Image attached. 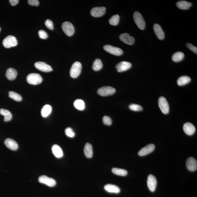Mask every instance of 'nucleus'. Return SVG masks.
Listing matches in <instances>:
<instances>
[{"label":"nucleus","mask_w":197,"mask_h":197,"mask_svg":"<svg viewBox=\"0 0 197 197\" xmlns=\"http://www.w3.org/2000/svg\"><path fill=\"white\" fill-rule=\"evenodd\" d=\"M26 80L29 84L36 85L40 84L42 82V78L39 74L31 73L28 75Z\"/></svg>","instance_id":"obj_1"},{"label":"nucleus","mask_w":197,"mask_h":197,"mask_svg":"<svg viewBox=\"0 0 197 197\" xmlns=\"http://www.w3.org/2000/svg\"><path fill=\"white\" fill-rule=\"evenodd\" d=\"M82 69V64L79 62L76 61L73 64L70 71L71 77L73 78H77L81 72Z\"/></svg>","instance_id":"obj_2"},{"label":"nucleus","mask_w":197,"mask_h":197,"mask_svg":"<svg viewBox=\"0 0 197 197\" xmlns=\"http://www.w3.org/2000/svg\"><path fill=\"white\" fill-rule=\"evenodd\" d=\"M133 18L138 27L142 30H144L145 27V22L142 15L139 12H135L133 15Z\"/></svg>","instance_id":"obj_3"},{"label":"nucleus","mask_w":197,"mask_h":197,"mask_svg":"<svg viewBox=\"0 0 197 197\" xmlns=\"http://www.w3.org/2000/svg\"><path fill=\"white\" fill-rule=\"evenodd\" d=\"M115 92L114 88L110 86H104L97 90V93L101 96L107 97L114 94Z\"/></svg>","instance_id":"obj_4"},{"label":"nucleus","mask_w":197,"mask_h":197,"mask_svg":"<svg viewBox=\"0 0 197 197\" xmlns=\"http://www.w3.org/2000/svg\"><path fill=\"white\" fill-rule=\"evenodd\" d=\"M18 42L16 39L13 35H9L4 39L3 44L4 46L6 48H10L17 46Z\"/></svg>","instance_id":"obj_5"},{"label":"nucleus","mask_w":197,"mask_h":197,"mask_svg":"<svg viewBox=\"0 0 197 197\" xmlns=\"http://www.w3.org/2000/svg\"><path fill=\"white\" fill-rule=\"evenodd\" d=\"M104 48L106 52L114 55L119 56L122 55L123 53V50L121 49L111 45H105Z\"/></svg>","instance_id":"obj_6"},{"label":"nucleus","mask_w":197,"mask_h":197,"mask_svg":"<svg viewBox=\"0 0 197 197\" xmlns=\"http://www.w3.org/2000/svg\"><path fill=\"white\" fill-rule=\"evenodd\" d=\"M159 105L161 111L165 114L169 112L170 107L165 97H161L159 99Z\"/></svg>","instance_id":"obj_7"},{"label":"nucleus","mask_w":197,"mask_h":197,"mask_svg":"<svg viewBox=\"0 0 197 197\" xmlns=\"http://www.w3.org/2000/svg\"><path fill=\"white\" fill-rule=\"evenodd\" d=\"M62 28L67 36H71L75 33V28L73 24L69 22H65L62 25Z\"/></svg>","instance_id":"obj_8"},{"label":"nucleus","mask_w":197,"mask_h":197,"mask_svg":"<svg viewBox=\"0 0 197 197\" xmlns=\"http://www.w3.org/2000/svg\"><path fill=\"white\" fill-rule=\"evenodd\" d=\"M38 181L39 183L50 187H54L56 184V181L54 179L45 175L40 176L38 178Z\"/></svg>","instance_id":"obj_9"},{"label":"nucleus","mask_w":197,"mask_h":197,"mask_svg":"<svg viewBox=\"0 0 197 197\" xmlns=\"http://www.w3.org/2000/svg\"><path fill=\"white\" fill-rule=\"evenodd\" d=\"M157 185V181L156 178L152 174H150L148 176L147 185L149 190L154 192L155 190Z\"/></svg>","instance_id":"obj_10"},{"label":"nucleus","mask_w":197,"mask_h":197,"mask_svg":"<svg viewBox=\"0 0 197 197\" xmlns=\"http://www.w3.org/2000/svg\"><path fill=\"white\" fill-rule=\"evenodd\" d=\"M35 66L37 69L43 72H50L53 70L50 66L43 62H37L35 63Z\"/></svg>","instance_id":"obj_11"},{"label":"nucleus","mask_w":197,"mask_h":197,"mask_svg":"<svg viewBox=\"0 0 197 197\" xmlns=\"http://www.w3.org/2000/svg\"><path fill=\"white\" fill-rule=\"evenodd\" d=\"M187 168L191 172H194L197 169V161L194 157H190L187 159L186 161Z\"/></svg>","instance_id":"obj_12"},{"label":"nucleus","mask_w":197,"mask_h":197,"mask_svg":"<svg viewBox=\"0 0 197 197\" xmlns=\"http://www.w3.org/2000/svg\"><path fill=\"white\" fill-rule=\"evenodd\" d=\"M106 10V8L104 7H94L91 10V14L94 17H99L104 16Z\"/></svg>","instance_id":"obj_13"},{"label":"nucleus","mask_w":197,"mask_h":197,"mask_svg":"<svg viewBox=\"0 0 197 197\" xmlns=\"http://www.w3.org/2000/svg\"><path fill=\"white\" fill-rule=\"evenodd\" d=\"M155 146L153 144H148L138 152V155L140 156H145L151 153L155 150Z\"/></svg>","instance_id":"obj_14"},{"label":"nucleus","mask_w":197,"mask_h":197,"mask_svg":"<svg viewBox=\"0 0 197 197\" xmlns=\"http://www.w3.org/2000/svg\"><path fill=\"white\" fill-rule=\"evenodd\" d=\"M131 63L129 62L122 61L116 65V68H117L118 72H121L128 70L131 67Z\"/></svg>","instance_id":"obj_15"},{"label":"nucleus","mask_w":197,"mask_h":197,"mask_svg":"<svg viewBox=\"0 0 197 197\" xmlns=\"http://www.w3.org/2000/svg\"><path fill=\"white\" fill-rule=\"evenodd\" d=\"M119 38L120 40L129 45H132L135 42L134 37L130 36V35L127 33L122 34L120 35Z\"/></svg>","instance_id":"obj_16"},{"label":"nucleus","mask_w":197,"mask_h":197,"mask_svg":"<svg viewBox=\"0 0 197 197\" xmlns=\"http://www.w3.org/2000/svg\"><path fill=\"white\" fill-rule=\"evenodd\" d=\"M183 128L186 134L188 136H192L195 132V127L192 123L188 122L185 123L184 125Z\"/></svg>","instance_id":"obj_17"},{"label":"nucleus","mask_w":197,"mask_h":197,"mask_svg":"<svg viewBox=\"0 0 197 197\" xmlns=\"http://www.w3.org/2000/svg\"><path fill=\"white\" fill-rule=\"evenodd\" d=\"M153 29L158 38L160 40H162L164 39L165 37L164 31L159 24H155L153 26Z\"/></svg>","instance_id":"obj_18"},{"label":"nucleus","mask_w":197,"mask_h":197,"mask_svg":"<svg viewBox=\"0 0 197 197\" xmlns=\"http://www.w3.org/2000/svg\"><path fill=\"white\" fill-rule=\"evenodd\" d=\"M5 144L6 147L12 151H16L18 148L17 142L11 138H7L5 141Z\"/></svg>","instance_id":"obj_19"},{"label":"nucleus","mask_w":197,"mask_h":197,"mask_svg":"<svg viewBox=\"0 0 197 197\" xmlns=\"http://www.w3.org/2000/svg\"><path fill=\"white\" fill-rule=\"evenodd\" d=\"M52 151L54 156L59 159L63 156V152L61 148L57 144H54L52 147Z\"/></svg>","instance_id":"obj_20"},{"label":"nucleus","mask_w":197,"mask_h":197,"mask_svg":"<svg viewBox=\"0 0 197 197\" xmlns=\"http://www.w3.org/2000/svg\"><path fill=\"white\" fill-rule=\"evenodd\" d=\"M104 189L107 192L111 193H115V194H118L121 191L119 187L117 186L111 184H108L104 186Z\"/></svg>","instance_id":"obj_21"},{"label":"nucleus","mask_w":197,"mask_h":197,"mask_svg":"<svg viewBox=\"0 0 197 197\" xmlns=\"http://www.w3.org/2000/svg\"><path fill=\"white\" fill-rule=\"evenodd\" d=\"M17 75V72L16 69L13 68H9L7 69L5 73V76L9 80H13L16 78Z\"/></svg>","instance_id":"obj_22"},{"label":"nucleus","mask_w":197,"mask_h":197,"mask_svg":"<svg viewBox=\"0 0 197 197\" xmlns=\"http://www.w3.org/2000/svg\"><path fill=\"white\" fill-rule=\"evenodd\" d=\"M84 153L87 158H91L93 156V148L90 144L87 143L85 144L84 149Z\"/></svg>","instance_id":"obj_23"},{"label":"nucleus","mask_w":197,"mask_h":197,"mask_svg":"<svg viewBox=\"0 0 197 197\" xmlns=\"http://www.w3.org/2000/svg\"><path fill=\"white\" fill-rule=\"evenodd\" d=\"M176 5L178 8L184 10H187L192 6V4L191 3L184 1L178 2L176 3Z\"/></svg>","instance_id":"obj_24"},{"label":"nucleus","mask_w":197,"mask_h":197,"mask_svg":"<svg viewBox=\"0 0 197 197\" xmlns=\"http://www.w3.org/2000/svg\"><path fill=\"white\" fill-rule=\"evenodd\" d=\"M0 114L4 116V121L8 122L11 121L12 119V115L9 110L2 108L0 109Z\"/></svg>","instance_id":"obj_25"},{"label":"nucleus","mask_w":197,"mask_h":197,"mask_svg":"<svg viewBox=\"0 0 197 197\" xmlns=\"http://www.w3.org/2000/svg\"><path fill=\"white\" fill-rule=\"evenodd\" d=\"M52 108L49 105H45L41 110V114L43 117H46L51 113Z\"/></svg>","instance_id":"obj_26"},{"label":"nucleus","mask_w":197,"mask_h":197,"mask_svg":"<svg viewBox=\"0 0 197 197\" xmlns=\"http://www.w3.org/2000/svg\"><path fill=\"white\" fill-rule=\"evenodd\" d=\"M191 81L190 77L188 76H184L178 79L177 83L179 86H183L188 84Z\"/></svg>","instance_id":"obj_27"},{"label":"nucleus","mask_w":197,"mask_h":197,"mask_svg":"<svg viewBox=\"0 0 197 197\" xmlns=\"http://www.w3.org/2000/svg\"><path fill=\"white\" fill-rule=\"evenodd\" d=\"M184 57V54L181 52H177L174 53L172 56V60L175 62H178L182 60Z\"/></svg>","instance_id":"obj_28"},{"label":"nucleus","mask_w":197,"mask_h":197,"mask_svg":"<svg viewBox=\"0 0 197 197\" xmlns=\"http://www.w3.org/2000/svg\"><path fill=\"white\" fill-rule=\"evenodd\" d=\"M112 172L114 174L118 176H125L128 174L126 170L122 169L114 168L112 169Z\"/></svg>","instance_id":"obj_29"},{"label":"nucleus","mask_w":197,"mask_h":197,"mask_svg":"<svg viewBox=\"0 0 197 197\" xmlns=\"http://www.w3.org/2000/svg\"><path fill=\"white\" fill-rule=\"evenodd\" d=\"M103 67V64L102 61L100 59H97L95 60L93 62V70L95 71H99L102 69Z\"/></svg>","instance_id":"obj_30"},{"label":"nucleus","mask_w":197,"mask_h":197,"mask_svg":"<svg viewBox=\"0 0 197 197\" xmlns=\"http://www.w3.org/2000/svg\"><path fill=\"white\" fill-rule=\"evenodd\" d=\"M74 105L77 109L79 110H83L85 108V103L81 99H77L75 101Z\"/></svg>","instance_id":"obj_31"},{"label":"nucleus","mask_w":197,"mask_h":197,"mask_svg":"<svg viewBox=\"0 0 197 197\" xmlns=\"http://www.w3.org/2000/svg\"><path fill=\"white\" fill-rule=\"evenodd\" d=\"M9 97L11 98L17 102H20L22 100V97L18 93L13 91L9 92Z\"/></svg>","instance_id":"obj_32"},{"label":"nucleus","mask_w":197,"mask_h":197,"mask_svg":"<svg viewBox=\"0 0 197 197\" xmlns=\"http://www.w3.org/2000/svg\"><path fill=\"white\" fill-rule=\"evenodd\" d=\"M119 16L118 15H115L112 16L110 19L109 22L111 25L113 26H116L118 25L119 21Z\"/></svg>","instance_id":"obj_33"},{"label":"nucleus","mask_w":197,"mask_h":197,"mask_svg":"<svg viewBox=\"0 0 197 197\" xmlns=\"http://www.w3.org/2000/svg\"><path fill=\"white\" fill-rule=\"evenodd\" d=\"M129 108L131 110L135 111H141L143 110V108L140 105L132 104L129 105Z\"/></svg>","instance_id":"obj_34"},{"label":"nucleus","mask_w":197,"mask_h":197,"mask_svg":"<svg viewBox=\"0 0 197 197\" xmlns=\"http://www.w3.org/2000/svg\"><path fill=\"white\" fill-rule=\"evenodd\" d=\"M65 133L67 136L70 138L74 137L75 135L72 129L70 128V127H67V128L66 129Z\"/></svg>","instance_id":"obj_35"},{"label":"nucleus","mask_w":197,"mask_h":197,"mask_svg":"<svg viewBox=\"0 0 197 197\" xmlns=\"http://www.w3.org/2000/svg\"><path fill=\"white\" fill-rule=\"evenodd\" d=\"M103 121L104 125L110 126L112 124V120L111 118L108 117V116H104L103 118Z\"/></svg>","instance_id":"obj_36"},{"label":"nucleus","mask_w":197,"mask_h":197,"mask_svg":"<svg viewBox=\"0 0 197 197\" xmlns=\"http://www.w3.org/2000/svg\"><path fill=\"white\" fill-rule=\"evenodd\" d=\"M39 38L42 39H46L48 37L47 33L44 30H40L38 31Z\"/></svg>","instance_id":"obj_37"},{"label":"nucleus","mask_w":197,"mask_h":197,"mask_svg":"<svg viewBox=\"0 0 197 197\" xmlns=\"http://www.w3.org/2000/svg\"><path fill=\"white\" fill-rule=\"evenodd\" d=\"M45 25L48 29L50 30H53L54 29L53 24L51 20H47L45 21Z\"/></svg>","instance_id":"obj_38"},{"label":"nucleus","mask_w":197,"mask_h":197,"mask_svg":"<svg viewBox=\"0 0 197 197\" xmlns=\"http://www.w3.org/2000/svg\"><path fill=\"white\" fill-rule=\"evenodd\" d=\"M186 46L187 47L191 50V51L194 52V53L197 54V48L195 46L192 44H190V43H187L186 44Z\"/></svg>","instance_id":"obj_39"},{"label":"nucleus","mask_w":197,"mask_h":197,"mask_svg":"<svg viewBox=\"0 0 197 197\" xmlns=\"http://www.w3.org/2000/svg\"><path fill=\"white\" fill-rule=\"evenodd\" d=\"M28 3L32 6H38L39 5V2L38 0H29Z\"/></svg>","instance_id":"obj_40"},{"label":"nucleus","mask_w":197,"mask_h":197,"mask_svg":"<svg viewBox=\"0 0 197 197\" xmlns=\"http://www.w3.org/2000/svg\"><path fill=\"white\" fill-rule=\"evenodd\" d=\"M19 2V1L18 0H10V1H9L11 5L13 6H15V5H17Z\"/></svg>","instance_id":"obj_41"},{"label":"nucleus","mask_w":197,"mask_h":197,"mask_svg":"<svg viewBox=\"0 0 197 197\" xmlns=\"http://www.w3.org/2000/svg\"><path fill=\"white\" fill-rule=\"evenodd\" d=\"M0 31H1V28H0Z\"/></svg>","instance_id":"obj_42"}]
</instances>
